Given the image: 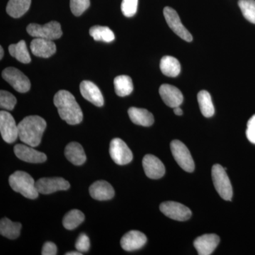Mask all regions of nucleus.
<instances>
[{
	"mask_svg": "<svg viewBox=\"0 0 255 255\" xmlns=\"http://www.w3.org/2000/svg\"><path fill=\"white\" fill-rule=\"evenodd\" d=\"M53 102L58 109L60 118L70 125L81 123L83 113L75 97L66 90H60L55 94Z\"/></svg>",
	"mask_w": 255,
	"mask_h": 255,
	"instance_id": "nucleus-1",
	"label": "nucleus"
},
{
	"mask_svg": "<svg viewBox=\"0 0 255 255\" xmlns=\"http://www.w3.org/2000/svg\"><path fill=\"white\" fill-rule=\"evenodd\" d=\"M46 122L39 116H28L18 124V137L24 144L36 147L41 143Z\"/></svg>",
	"mask_w": 255,
	"mask_h": 255,
	"instance_id": "nucleus-2",
	"label": "nucleus"
},
{
	"mask_svg": "<svg viewBox=\"0 0 255 255\" xmlns=\"http://www.w3.org/2000/svg\"><path fill=\"white\" fill-rule=\"evenodd\" d=\"M10 187L16 192L29 199L38 198V192L36 182L31 176L23 171H16L10 175L9 178Z\"/></svg>",
	"mask_w": 255,
	"mask_h": 255,
	"instance_id": "nucleus-3",
	"label": "nucleus"
},
{
	"mask_svg": "<svg viewBox=\"0 0 255 255\" xmlns=\"http://www.w3.org/2000/svg\"><path fill=\"white\" fill-rule=\"evenodd\" d=\"M212 179L214 187L221 197L226 201H231L233 197V188L231 181L221 164H214L212 167Z\"/></svg>",
	"mask_w": 255,
	"mask_h": 255,
	"instance_id": "nucleus-4",
	"label": "nucleus"
},
{
	"mask_svg": "<svg viewBox=\"0 0 255 255\" xmlns=\"http://www.w3.org/2000/svg\"><path fill=\"white\" fill-rule=\"evenodd\" d=\"M28 34L35 38H44V39H58L63 35L61 26L57 21H50L46 24L40 25L37 23H31L26 28Z\"/></svg>",
	"mask_w": 255,
	"mask_h": 255,
	"instance_id": "nucleus-5",
	"label": "nucleus"
},
{
	"mask_svg": "<svg viewBox=\"0 0 255 255\" xmlns=\"http://www.w3.org/2000/svg\"><path fill=\"white\" fill-rule=\"evenodd\" d=\"M170 148L174 159L180 167L186 172H194L195 164L187 146L179 140H174L171 142Z\"/></svg>",
	"mask_w": 255,
	"mask_h": 255,
	"instance_id": "nucleus-6",
	"label": "nucleus"
},
{
	"mask_svg": "<svg viewBox=\"0 0 255 255\" xmlns=\"http://www.w3.org/2000/svg\"><path fill=\"white\" fill-rule=\"evenodd\" d=\"M2 78L11 85L16 91L26 93L31 88V82L26 75L15 68H5L3 70Z\"/></svg>",
	"mask_w": 255,
	"mask_h": 255,
	"instance_id": "nucleus-7",
	"label": "nucleus"
},
{
	"mask_svg": "<svg viewBox=\"0 0 255 255\" xmlns=\"http://www.w3.org/2000/svg\"><path fill=\"white\" fill-rule=\"evenodd\" d=\"M0 132L3 140L7 143H13L18 137V125L9 112H0Z\"/></svg>",
	"mask_w": 255,
	"mask_h": 255,
	"instance_id": "nucleus-8",
	"label": "nucleus"
},
{
	"mask_svg": "<svg viewBox=\"0 0 255 255\" xmlns=\"http://www.w3.org/2000/svg\"><path fill=\"white\" fill-rule=\"evenodd\" d=\"M110 153L114 162L119 165L130 163L133 157L131 150L120 138H114L111 141Z\"/></svg>",
	"mask_w": 255,
	"mask_h": 255,
	"instance_id": "nucleus-9",
	"label": "nucleus"
},
{
	"mask_svg": "<svg viewBox=\"0 0 255 255\" xmlns=\"http://www.w3.org/2000/svg\"><path fill=\"white\" fill-rule=\"evenodd\" d=\"M161 212L169 219L185 221L190 219L191 211L189 208L175 201H165L159 206Z\"/></svg>",
	"mask_w": 255,
	"mask_h": 255,
	"instance_id": "nucleus-10",
	"label": "nucleus"
},
{
	"mask_svg": "<svg viewBox=\"0 0 255 255\" xmlns=\"http://www.w3.org/2000/svg\"><path fill=\"white\" fill-rule=\"evenodd\" d=\"M163 13L167 24L177 36L180 37L184 41H192V36L182 24L180 18L175 10L169 6H166L164 7Z\"/></svg>",
	"mask_w": 255,
	"mask_h": 255,
	"instance_id": "nucleus-11",
	"label": "nucleus"
},
{
	"mask_svg": "<svg viewBox=\"0 0 255 255\" xmlns=\"http://www.w3.org/2000/svg\"><path fill=\"white\" fill-rule=\"evenodd\" d=\"M40 194H50L58 191H65L70 189V184L62 177L41 178L36 182Z\"/></svg>",
	"mask_w": 255,
	"mask_h": 255,
	"instance_id": "nucleus-12",
	"label": "nucleus"
},
{
	"mask_svg": "<svg viewBox=\"0 0 255 255\" xmlns=\"http://www.w3.org/2000/svg\"><path fill=\"white\" fill-rule=\"evenodd\" d=\"M33 147L26 144H17L14 146V152L16 157L23 162L29 163H43L46 162V154L35 150Z\"/></svg>",
	"mask_w": 255,
	"mask_h": 255,
	"instance_id": "nucleus-13",
	"label": "nucleus"
},
{
	"mask_svg": "<svg viewBox=\"0 0 255 255\" xmlns=\"http://www.w3.org/2000/svg\"><path fill=\"white\" fill-rule=\"evenodd\" d=\"M142 167L147 177L160 179L165 173V167L160 159L152 155H146L142 159Z\"/></svg>",
	"mask_w": 255,
	"mask_h": 255,
	"instance_id": "nucleus-14",
	"label": "nucleus"
},
{
	"mask_svg": "<svg viewBox=\"0 0 255 255\" xmlns=\"http://www.w3.org/2000/svg\"><path fill=\"white\" fill-rule=\"evenodd\" d=\"M159 93L165 105L171 108L179 107L184 101L182 92L177 87L172 85L167 84L161 85Z\"/></svg>",
	"mask_w": 255,
	"mask_h": 255,
	"instance_id": "nucleus-15",
	"label": "nucleus"
},
{
	"mask_svg": "<svg viewBox=\"0 0 255 255\" xmlns=\"http://www.w3.org/2000/svg\"><path fill=\"white\" fill-rule=\"evenodd\" d=\"M220 238L216 234H205L196 238L194 246L199 255H209L219 246Z\"/></svg>",
	"mask_w": 255,
	"mask_h": 255,
	"instance_id": "nucleus-16",
	"label": "nucleus"
},
{
	"mask_svg": "<svg viewBox=\"0 0 255 255\" xmlns=\"http://www.w3.org/2000/svg\"><path fill=\"white\" fill-rule=\"evenodd\" d=\"M146 243L145 235L137 231H129L121 240V246L124 251L128 252L137 251L145 246Z\"/></svg>",
	"mask_w": 255,
	"mask_h": 255,
	"instance_id": "nucleus-17",
	"label": "nucleus"
},
{
	"mask_svg": "<svg viewBox=\"0 0 255 255\" xmlns=\"http://www.w3.org/2000/svg\"><path fill=\"white\" fill-rule=\"evenodd\" d=\"M81 95L85 100L97 107H102L105 104L103 95L99 87L90 81H82L80 86Z\"/></svg>",
	"mask_w": 255,
	"mask_h": 255,
	"instance_id": "nucleus-18",
	"label": "nucleus"
},
{
	"mask_svg": "<svg viewBox=\"0 0 255 255\" xmlns=\"http://www.w3.org/2000/svg\"><path fill=\"white\" fill-rule=\"evenodd\" d=\"M32 53L39 58H48L54 55L56 46L51 40L36 38L31 43Z\"/></svg>",
	"mask_w": 255,
	"mask_h": 255,
	"instance_id": "nucleus-19",
	"label": "nucleus"
},
{
	"mask_svg": "<svg viewBox=\"0 0 255 255\" xmlns=\"http://www.w3.org/2000/svg\"><path fill=\"white\" fill-rule=\"evenodd\" d=\"M90 194L95 200L107 201L114 197L115 191L110 183L100 180L90 186Z\"/></svg>",
	"mask_w": 255,
	"mask_h": 255,
	"instance_id": "nucleus-20",
	"label": "nucleus"
},
{
	"mask_svg": "<svg viewBox=\"0 0 255 255\" xmlns=\"http://www.w3.org/2000/svg\"><path fill=\"white\" fill-rule=\"evenodd\" d=\"M128 113L132 123L136 125L149 127L154 123L153 115L145 109L130 107Z\"/></svg>",
	"mask_w": 255,
	"mask_h": 255,
	"instance_id": "nucleus-21",
	"label": "nucleus"
},
{
	"mask_svg": "<svg viewBox=\"0 0 255 255\" xmlns=\"http://www.w3.org/2000/svg\"><path fill=\"white\" fill-rule=\"evenodd\" d=\"M65 155L66 158L75 165H82L85 163L87 159L83 147L76 142H70L66 146L65 149Z\"/></svg>",
	"mask_w": 255,
	"mask_h": 255,
	"instance_id": "nucleus-22",
	"label": "nucleus"
},
{
	"mask_svg": "<svg viewBox=\"0 0 255 255\" xmlns=\"http://www.w3.org/2000/svg\"><path fill=\"white\" fill-rule=\"evenodd\" d=\"M161 72L170 78H175L181 72V65L179 60L172 56H164L159 64Z\"/></svg>",
	"mask_w": 255,
	"mask_h": 255,
	"instance_id": "nucleus-23",
	"label": "nucleus"
},
{
	"mask_svg": "<svg viewBox=\"0 0 255 255\" xmlns=\"http://www.w3.org/2000/svg\"><path fill=\"white\" fill-rule=\"evenodd\" d=\"M31 0H9L6 6V12L13 18H19L27 12Z\"/></svg>",
	"mask_w": 255,
	"mask_h": 255,
	"instance_id": "nucleus-24",
	"label": "nucleus"
},
{
	"mask_svg": "<svg viewBox=\"0 0 255 255\" xmlns=\"http://www.w3.org/2000/svg\"><path fill=\"white\" fill-rule=\"evenodd\" d=\"M21 228V223L12 222L7 218H4L0 221V233L8 239H16L19 236Z\"/></svg>",
	"mask_w": 255,
	"mask_h": 255,
	"instance_id": "nucleus-25",
	"label": "nucleus"
},
{
	"mask_svg": "<svg viewBox=\"0 0 255 255\" xmlns=\"http://www.w3.org/2000/svg\"><path fill=\"white\" fill-rule=\"evenodd\" d=\"M114 83L116 94L119 97L130 95L133 90L131 78L127 75H119L114 79Z\"/></svg>",
	"mask_w": 255,
	"mask_h": 255,
	"instance_id": "nucleus-26",
	"label": "nucleus"
},
{
	"mask_svg": "<svg viewBox=\"0 0 255 255\" xmlns=\"http://www.w3.org/2000/svg\"><path fill=\"white\" fill-rule=\"evenodd\" d=\"M9 51L11 56L14 57L21 63L27 64L31 62V58L28 53L26 42L23 40L16 44L10 45Z\"/></svg>",
	"mask_w": 255,
	"mask_h": 255,
	"instance_id": "nucleus-27",
	"label": "nucleus"
},
{
	"mask_svg": "<svg viewBox=\"0 0 255 255\" xmlns=\"http://www.w3.org/2000/svg\"><path fill=\"white\" fill-rule=\"evenodd\" d=\"M197 97L201 114L206 118L213 117L214 115L215 109L209 92L206 90H202L199 92Z\"/></svg>",
	"mask_w": 255,
	"mask_h": 255,
	"instance_id": "nucleus-28",
	"label": "nucleus"
},
{
	"mask_svg": "<svg viewBox=\"0 0 255 255\" xmlns=\"http://www.w3.org/2000/svg\"><path fill=\"white\" fill-rule=\"evenodd\" d=\"M85 221V215L79 210L74 209L69 211L64 216L63 224L64 228L67 230H74L78 227Z\"/></svg>",
	"mask_w": 255,
	"mask_h": 255,
	"instance_id": "nucleus-29",
	"label": "nucleus"
},
{
	"mask_svg": "<svg viewBox=\"0 0 255 255\" xmlns=\"http://www.w3.org/2000/svg\"><path fill=\"white\" fill-rule=\"evenodd\" d=\"M90 34L97 41H102L110 43L115 39L114 32L107 26H92L90 29Z\"/></svg>",
	"mask_w": 255,
	"mask_h": 255,
	"instance_id": "nucleus-30",
	"label": "nucleus"
},
{
	"mask_svg": "<svg viewBox=\"0 0 255 255\" xmlns=\"http://www.w3.org/2000/svg\"><path fill=\"white\" fill-rule=\"evenodd\" d=\"M238 5L244 17L255 24V0H239Z\"/></svg>",
	"mask_w": 255,
	"mask_h": 255,
	"instance_id": "nucleus-31",
	"label": "nucleus"
},
{
	"mask_svg": "<svg viewBox=\"0 0 255 255\" xmlns=\"http://www.w3.org/2000/svg\"><path fill=\"white\" fill-rule=\"evenodd\" d=\"M16 104V99L9 92L1 90L0 92V107L4 110L11 111L14 110Z\"/></svg>",
	"mask_w": 255,
	"mask_h": 255,
	"instance_id": "nucleus-32",
	"label": "nucleus"
},
{
	"mask_svg": "<svg viewBox=\"0 0 255 255\" xmlns=\"http://www.w3.org/2000/svg\"><path fill=\"white\" fill-rule=\"evenodd\" d=\"M90 0H70V9L75 16L83 14L90 7Z\"/></svg>",
	"mask_w": 255,
	"mask_h": 255,
	"instance_id": "nucleus-33",
	"label": "nucleus"
},
{
	"mask_svg": "<svg viewBox=\"0 0 255 255\" xmlns=\"http://www.w3.org/2000/svg\"><path fill=\"white\" fill-rule=\"evenodd\" d=\"M138 0H122V11L124 16L132 17L136 14Z\"/></svg>",
	"mask_w": 255,
	"mask_h": 255,
	"instance_id": "nucleus-34",
	"label": "nucleus"
},
{
	"mask_svg": "<svg viewBox=\"0 0 255 255\" xmlns=\"http://www.w3.org/2000/svg\"><path fill=\"white\" fill-rule=\"evenodd\" d=\"M75 248L77 251L80 253H87L90 250V238L85 233H82L79 236L75 243Z\"/></svg>",
	"mask_w": 255,
	"mask_h": 255,
	"instance_id": "nucleus-35",
	"label": "nucleus"
},
{
	"mask_svg": "<svg viewBox=\"0 0 255 255\" xmlns=\"http://www.w3.org/2000/svg\"><path fill=\"white\" fill-rule=\"evenodd\" d=\"M246 135L249 141L255 144V115L253 116L247 124Z\"/></svg>",
	"mask_w": 255,
	"mask_h": 255,
	"instance_id": "nucleus-36",
	"label": "nucleus"
},
{
	"mask_svg": "<svg viewBox=\"0 0 255 255\" xmlns=\"http://www.w3.org/2000/svg\"><path fill=\"white\" fill-rule=\"evenodd\" d=\"M42 255H55L57 254V247L51 242H46L42 249Z\"/></svg>",
	"mask_w": 255,
	"mask_h": 255,
	"instance_id": "nucleus-37",
	"label": "nucleus"
},
{
	"mask_svg": "<svg viewBox=\"0 0 255 255\" xmlns=\"http://www.w3.org/2000/svg\"><path fill=\"white\" fill-rule=\"evenodd\" d=\"M174 113L177 116H182L183 114V111L179 107H175V108H174Z\"/></svg>",
	"mask_w": 255,
	"mask_h": 255,
	"instance_id": "nucleus-38",
	"label": "nucleus"
},
{
	"mask_svg": "<svg viewBox=\"0 0 255 255\" xmlns=\"http://www.w3.org/2000/svg\"><path fill=\"white\" fill-rule=\"evenodd\" d=\"M82 253L80 252H70V253H66V255H82Z\"/></svg>",
	"mask_w": 255,
	"mask_h": 255,
	"instance_id": "nucleus-39",
	"label": "nucleus"
},
{
	"mask_svg": "<svg viewBox=\"0 0 255 255\" xmlns=\"http://www.w3.org/2000/svg\"><path fill=\"white\" fill-rule=\"evenodd\" d=\"M3 56H4V50L1 46H0V59H2Z\"/></svg>",
	"mask_w": 255,
	"mask_h": 255,
	"instance_id": "nucleus-40",
	"label": "nucleus"
}]
</instances>
